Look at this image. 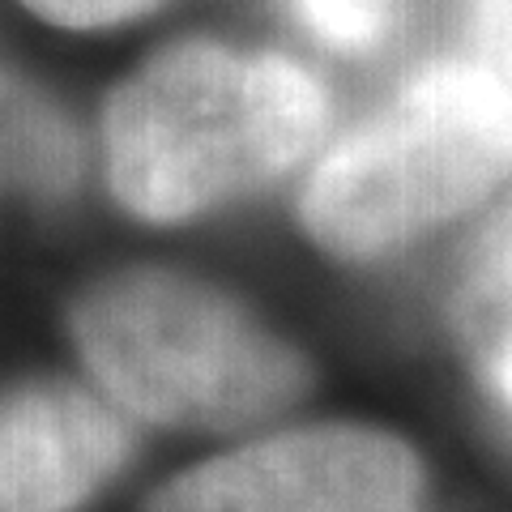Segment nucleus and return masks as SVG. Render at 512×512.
Returning <instances> with one entry per match:
<instances>
[{
	"label": "nucleus",
	"mask_w": 512,
	"mask_h": 512,
	"mask_svg": "<svg viewBox=\"0 0 512 512\" xmlns=\"http://www.w3.org/2000/svg\"><path fill=\"white\" fill-rule=\"evenodd\" d=\"M82 175V146L43 94L0 64V192L64 197Z\"/></svg>",
	"instance_id": "423d86ee"
},
{
	"label": "nucleus",
	"mask_w": 512,
	"mask_h": 512,
	"mask_svg": "<svg viewBox=\"0 0 512 512\" xmlns=\"http://www.w3.org/2000/svg\"><path fill=\"white\" fill-rule=\"evenodd\" d=\"M474 291L491 312H512V210L495 222L491 239L483 244Z\"/></svg>",
	"instance_id": "1a4fd4ad"
},
{
	"label": "nucleus",
	"mask_w": 512,
	"mask_h": 512,
	"mask_svg": "<svg viewBox=\"0 0 512 512\" xmlns=\"http://www.w3.org/2000/svg\"><path fill=\"white\" fill-rule=\"evenodd\" d=\"M77 350L124 410L231 431L308 393V363L214 286L163 269L107 278L73 308Z\"/></svg>",
	"instance_id": "7ed1b4c3"
},
{
	"label": "nucleus",
	"mask_w": 512,
	"mask_h": 512,
	"mask_svg": "<svg viewBox=\"0 0 512 512\" xmlns=\"http://www.w3.org/2000/svg\"><path fill=\"white\" fill-rule=\"evenodd\" d=\"M329 128V94L278 52L180 43L111 94L107 180L124 210L180 222L274 184Z\"/></svg>",
	"instance_id": "f257e3e1"
},
{
	"label": "nucleus",
	"mask_w": 512,
	"mask_h": 512,
	"mask_svg": "<svg viewBox=\"0 0 512 512\" xmlns=\"http://www.w3.org/2000/svg\"><path fill=\"white\" fill-rule=\"evenodd\" d=\"M116 410L73 384H35L0 406V512H77L128 461Z\"/></svg>",
	"instance_id": "39448f33"
},
{
	"label": "nucleus",
	"mask_w": 512,
	"mask_h": 512,
	"mask_svg": "<svg viewBox=\"0 0 512 512\" xmlns=\"http://www.w3.org/2000/svg\"><path fill=\"white\" fill-rule=\"evenodd\" d=\"M470 26L483 69L512 94V0H470Z\"/></svg>",
	"instance_id": "6e6552de"
},
{
	"label": "nucleus",
	"mask_w": 512,
	"mask_h": 512,
	"mask_svg": "<svg viewBox=\"0 0 512 512\" xmlns=\"http://www.w3.org/2000/svg\"><path fill=\"white\" fill-rule=\"evenodd\" d=\"M512 175V94L483 64L406 77L312 171L299 218L325 252L372 261L487 201Z\"/></svg>",
	"instance_id": "f03ea898"
},
{
	"label": "nucleus",
	"mask_w": 512,
	"mask_h": 512,
	"mask_svg": "<svg viewBox=\"0 0 512 512\" xmlns=\"http://www.w3.org/2000/svg\"><path fill=\"white\" fill-rule=\"evenodd\" d=\"M303 35L333 56H380L406 35L414 0H278Z\"/></svg>",
	"instance_id": "0eeeda50"
},
{
	"label": "nucleus",
	"mask_w": 512,
	"mask_h": 512,
	"mask_svg": "<svg viewBox=\"0 0 512 512\" xmlns=\"http://www.w3.org/2000/svg\"><path fill=\"white\" fill-rule=\"evenodd\" d=\"M35 13H43L56 26H73V30H94V26H116L128 22L137 13H146L163 0H26Z\"/></svg>",
	"instance_id": "9d476101"
},
{
	"label": "nucleus",
	"mask_w": 512,
	"mask_h": 512,
	"mask_svg": "<svg viewBox=\"0 0 512 512\" xmlns=\"http://www.w3.org/2000/svg\"><path fill=\"white\" fill-rule=\"evenodd\" d=\"M427 474L393 431L320 423L171 478L146 512H423Z\"/></svg>",
	"instance_id": "20e7f679"
},
{
	"label": "nucleus",
	"mask_w": 512,
	"mask_h": 512,
	"mask_svg": "<svg viewBox=\"0 0 512 512\" xmlns=\"http://www.w3.org/2000/svg\"><path fill=\"white\" fill-rule=\"evenodd\" d=\"M483 380L495 397V406L512 419V312H504V320L483 342Z\"/></svg>",
	"instance_id": "9b49d317"
}]
</instances>
